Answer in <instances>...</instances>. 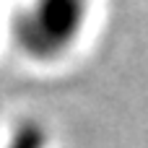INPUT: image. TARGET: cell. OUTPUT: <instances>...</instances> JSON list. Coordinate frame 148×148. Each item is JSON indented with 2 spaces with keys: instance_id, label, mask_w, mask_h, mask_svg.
<instances>
[{
  "instance_id": "1",
  "label": "cell",
  "mask_w": 148,
  "mask_h": 148,
  "mask_svg": "<svg viewBox=\"0 0 148 148\" xmlns=\"http://www.w3.org/2000/svg\"><path fill=\"white\" fill-rule=\"evenodd\" d=\"M88 0H31L13 23L16 44L31 60L65 55L83 34Z\"/></svg>"
},
{
  "instance_id": "2",
  "label": "cell",
  "mask_w": 148,
  "mask_h": 148,
  "mask_svg": "<svg viewBox=\"0 0 148 148\" xmlns=\"http://www.w3.org/2000/svg\"><path fill=\"white\" fill-rule=\"evenodd\" d=\"M44 146H47L44 130L36 122H23L21 127L13 130L8 146H3V148H44Z\"/></svg>"
}]
</instances>
